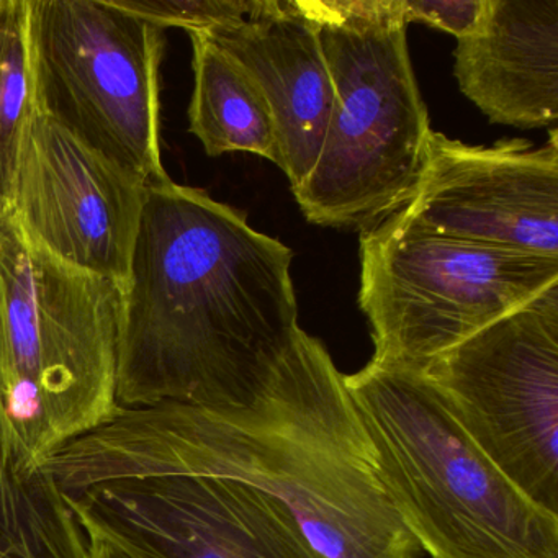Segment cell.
<instances>
[{"instance_id": "6da1fadb", "label": "cell", "mask_w": 558, "mask_h": 558, "mask_svg": "<svg viewBox=\"0 0 558 558\" xmlns=\"http://www.w3.org/2000/svg\"><path fill=\"white\" fill-rule=\"evenodd\" d=\"M63 495L107 480L221 476L266 493L325 558H421L328 349L300 331L246 401L120 410L41 466Z\"/></svg>"}, {"instance_id": "7a4b0ae2", "label": "cell", "mask_w": 558, "mask_h": 558, "mask_svg": "<svg viewBox=\"0 0 558 558\" xmlns=\"http://www.w3.org/2000/svg\"><path fill=\"white\" fill-rule=\"evenodd\" d=\"M292 260L202 189L148 185L123 287L119 407L246 401L302 331Z\"/></svg>"}, {"instance_id": "3957f363", "label": "cell", "mask_w": 558, "mask_h": 558, "mask_svg": "<svg viewBox=\"0 0 558 558\" xmlns=\"http://www.w3.org/2000/svg\"><path fill=\"white\" fill-rule=\"evenodd\" d=\"M123 287L74 269L0 215V442L24 475L110 423Z\"/></svg>"}, {"instance_id": "277c9868", "label": "cell", "mask_w": 558, "mask_h": 558, "mask_svg": "<svg viewBox=\"0 0 558 558\" xmlns=\"http://www.w3.org/2000/svg\"><path fill=\"white\" fill-rule=\"evenodd\" d=\"M375 472L430 558H558V515L470 439L421 371L368 362L344 375Z\"/></svg>"}, {"instance_id": "5b68a950", "label": "cell", "mask_w": 558, "mask_h": 558, "mask_svg": "<svg viewBox=\"0 0 558 558\" xmlns=\"http://www.w3.org/2000/svg\"><path fill=\"white\" fill-rule=\"evenodd\" d=\"M318 27L335 106L318 161L296 204L310 223L377 228L413 194L426 159L429 113L397 0H295Z\"/></svg>"}, {"instance_id": "8992f818", "label": "cell", "mask_w": 558, "mask_h": 558, "mask_svg": "<svg viewBox=\"0 0 558 558\" xmlns=\"http://www.w3.org/2000/svg\"><path fill=\"white\" fill-rule=\"evenodd\" d=\"M555 283L558 259L423 233L393 215L361 233L375 364L423 371Z\"/></svg>"}, {"instance_id": "52a82bcc", "label": "cell", "mask_w": 558, "mask_h": 558, "mask_svg": "<svg viewBox=\"0 0 558 558\" xmlns=\"http://www.w3.org/2000/svg\"><path fill=\"white\" fill-rule=\"evenodd\" d=\"M35 110L148 185L159 146L165 35L109 0H27Z\"/></svg>"}, {"instance_id": "ba28073f", "label": "cell", "mask_w": 558, "mask_h": 558, "mask_svg": "<svg viewBox=\"0 0 558 558\" xmlns=\"http://www.w3.org/2000/svg\"><path fill=\"white\" fill-rule=\"evenodd\" d=\"M421 372L483 453L558 515V283Z\"/></svg>"}, {"instance_id": "9c48e42d", "label": "cell", "mask_w": 558, "mask_h": 558, "mask_svg": "<svg viewBox=\"0 0 558 558\" xmlns=\"http://www.w3.org/2000/svg\"><path fill=\"white\" fill-rule=\"evenodd\" d=\"M64 498L140 558H325L280 502L221 476H130Z\"/></svg>"}, {"instance_id": "30bf717a", "label": "cell", "mask_w": 558, "mask_h": 558, "mask_svg": "<svg viewBox=\"0 0 558 558\" xmlns=\"http://www.w3.org/2000/svg\"><path fill=\"white\" fill-rule=\"evenodd\" d=\"M401 223L483 246L558 259V135L466 145L433 132Z\"/></svg>"}, {"instance_id": "8fae6325", "label": "cell", "mask_w": 558, "mask_h": 558, "mask_svg": "<svg viewBox=\"0 0 558 558\" xmlns=\"http://www.w3.org/2000/svg\"><path fill=\"white\" fill-rule=\"evenodd\" d=\"M148 184L35 110L9 214L35 246L125 287Z\"/></svg>"}, {"instance_id": "7c38bea8", "label": "cell", "mask_w": 558, "mask_h": 558, "mask_svg": "<svg viewBox=\"0 0 558 558\" xmlns=\"http://www.w3.org/2000/svg\"><path fill=\"white\" fill-rule=\"evenodd\" d=\"M263 97L276 126L279 168L300 187L318 161L335 87L318 27L295 0H256L246 17L207 32Z\"/></svg>"}, {"instance_id": "4fadbf2b", "label": "cell", "mask_w": 558, "mask_h": 558, "mask_svg": "<svg viewBox=\"0 0 558 558\" xmlns=\"http://www.w3.org/2000/svg\"><path fill=\"white\" fill-rule=\"evenodd\" d=\"M457 83L489 122L545 129L558 120V0H486L457 40Z\"/></svg>"}, {"instance_id": "5bb4252c", "label": "cell", "mask_w": 558, "mask_h": 558, "mask_svg": "<svg viewBox=\"0 0 558 558\" xmlns=\"http://www.w3.org/2000/svg\"><path fill=\"white\" fill-rule=\"evenodd\" d=\"M189 35L194 48L189 132L210 158L244 151L279 166L276 126L254 84L208 35Z\"/></svg>"}, {"instance_id": "9a60e30c", "label": "cell", "mask_w": 558, "mask_h": 558, "mask_svg": "<svg viewBox=\"0 0 558 558\" xmlns=\"http://www.w3.org/2000/svg\"><path fill=\"white\" fill-rule=\"evenodd\" d=\"M86 532L57 483L15 470L0 442V554L86 558Z\"/></svg>"}, {"instance_id": "2e32d148", "label": "cell", "mask_w": 558, "mask_h": 558, "mask_svg": "<svg viewBox=\"0 0 558 558\" xmlns=\"http://www.w3.org/2000/svg\"><path fill=\"white\" fill-rule=\"evenodd\" d=\"M34 112L27 0H0V215L11 207L19 156Z\"/></svg>"}, {"instance_id": "e0dca14e", "label": "cell", "mask_w": 558, "mask_h": 558, "mask_svg": "<svg viewBox=\"0 0 558 558\" xmlns=\"http://www.w3.org/2000/svg\"><path fill=\"white\" fill-rule=\"evenodd\" d=\"M113 8L135 15L159 31L182 28L207 34L246 17L256 0H109Z\"/></svg>"}, {"instance_id": "ac0fdd59", "label": "cell", "mask_w": 558, "mask_h": 558, "mask_svg": "<svg viewBox=\"0 0 558 558\" xmlns=\"http://www.w3.org/2000/svg\"><path fill=\"white\" fill-rule=\"evenodd\" d=\"M398 12L404 24H426L453 35L457 40L469 37L478 27L485 14L486 0L463 2H433V0H397Z\"/></svg>"}, {"instance_id": "d6986e66", "label": "cell", "mask_w": 558, "mask_h": 558, "mask_svg": "<svg viewBox=\"0 0 558 558\" xmlns=\"http://www.w3.org/2000/svg\"><path fill=\"white\" fill-rule=\"evenodd\" d=\"M87 535L86 558H140L129 548L94 529L83 527Z\"/></svg>"}, {"instance_id": "ffe728a7", "label": "cell", "mask_w": 558, "mask_h": 558, "mask_svg": "<svg viewBox=\"0 0 558 558\" xmlns=\"http://www.w3.org/2000/svg\"><path fill=\"white\" fill-rule=\"evenodd\" d=\"M0 558H12V557H8V555L0 554Z\"/></svg>"}]
</instances>
